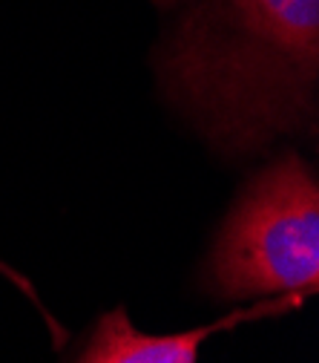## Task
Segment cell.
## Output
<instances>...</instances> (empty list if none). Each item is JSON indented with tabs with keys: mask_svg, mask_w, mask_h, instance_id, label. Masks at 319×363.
Instances as JSON below:
<instances>
[{
	"mask_svg": "<svg viewBox=\"0 0 319 363\" xmlns=\"http://www.w3.org/2000/svg\"><path fill=\"white\" fill-rule=\"evenodd\" d=\"M158 69L216 145L259 147L308 116L319 0H199L167 38Z\"/></svg>",
	"mask_w": 319,
	"mask_h": 363,
	"instance_id": "obj_1",
	"label": "cell"
},
{
	"mask_svg": "<svg viewBox=\"0 0 319 363\" xmlns=\"http://www.w3.org/2000/svg\"><path fill=\"white\" fill-rule=\"evenodd\" d=\"M221 297H299L319 283V188L308 164L288 153L242 191L210 254Z\"/></svg>",
	"mask_w": 319,
	"mask_h": 363,
	"instance_id": "obj_2",
	"label": "cell"
},
{
	"mask_svg": "<svg viewBox=\"0 0 319 363\" xmlns=\"http://www.w3.org/2000/svg\"><path fill=\"white\" fill-rule=\"evenodd\" d=\"M288 303H299V297H288L279 303H259L253 308L233 311L231 317H224L219 323L199 326V329L181 332V335H161V337L135 332L127 311L112 308L110 314H104L98 320L95 335L89 340V346L83 349V354L78 357V363H196L202 340L210 337L213 332H219L224 326H236L242 320H250V317L282 311Z\"/></svg>",
	"mask_w": 319,
	"mask_h": 363,
	"instance_id": "obj_3",
	"label": "cell"
},
{
	"mask_svg": "<svg viewBox=\"0 0 319 363\" xmlns=\"http://www.w3.org/2000/svg\"><path fill=\"white\" fill-rule=\"evenodd\" d=\"M158 6H173V4H178V0H156Z\"/></svg>",
	"mask_w": 319,
	"mask_h": 363,
	"instance_id": "obj_4",
	"label": "cell"
}]
</instances>
